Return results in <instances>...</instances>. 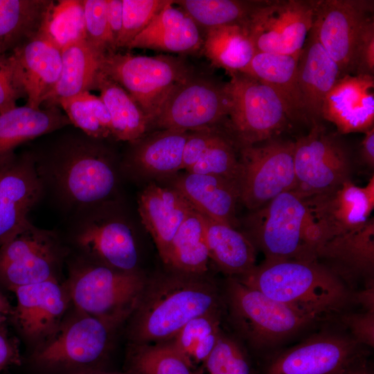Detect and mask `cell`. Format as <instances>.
<instances>
[{
	"label": "cell",
	"instance_id": "cell-48",
	"mask_svg": "<svg viewBox=\"0 0 374 374\" xmlns=\"http://www.w3.org/2000/svg\"><path fill=\"white\" fill-rule=\"evenodd\" d=\"M340 321L350 332V335L359 344L374 346V312L348 313L340 317Z\"/></svg>",
	"mask_w": 374,
	"mask_h": 374
},
{
	"label": "cell",
	"instance_id": "cell-12",
	"mask_svg": "<svg viewBox=\"0 0 374 374\" xmlns=\"http://www.w3.org/2000/svg\"><path fill=\"white\" fill-rule=\"evenodd\" d=\"M64 249L52 231L30 222L0 246V283L8 290L57 278Z\"/></svg>",
	"mask_w": 374,
	"mask_h": 374
},
{
	"label": "cell",
	"instance_id": "cell-21",
	"mask_svg": "<svg viewBox=\"0 0 374 374\" xmlns=\"http://www.w3.org/2000/svg\"><path fill=\"white\" fill-rule=\"evenodd\" d=\"M321 118L341 134L365 133L374 127V75L340 77L324 99Z\"/></svg>",
	"mask_w": 374,
	"mask_h": 374
},
{
	"label": "cell",
	"instance_id": "cell-11",
	"mask_svg": "<svg viewBox=\"0 0 374 374\" xmlns=\"http://www.w3.org/2000/svg\"><path fill=\"white\" fill-rule=\"evenodd\" d=\"M296 185L292 190L307 198L329 190L350 179L349 152L335 134L320 123L294 141Z\"/></svg>",
	"mask_w": 374,
	"mask_h": 374
},
{
	"label": "cell",
	"instance_id": "cell-5",
	"mask_svg": "<svg viewBox=\"0 0 374 374\" xmlns=\"http://www.w3.org/2000/svg\"><path fill=\"white\" fill-rule=\"evenodd\" d=\"M101 141L82 132L66 135L44 156L57 188L73 204L98 203L115 189L113 159Z\"/></svg>",
	"mask_w": 374,
	"mask_h": 374
},
{
	"label": "cell",
	"instance_id": "cell-47",
	"mask_svg": "<svg viewBox=\"0 0 374 374\" xmlns=\"http://www.w3.org/2000/svg\"><path fill=\"white\" fill-rule=\"evenodd\" d=\"M220 133L215 127L189 131L183 152L181 170H187L194 166Z\"/></svg>",
	"mask_w": 374,
	"mask_h": 374
},
{
	"label": "cell",
	"instance_id": "cell-4",
	"mask_svg": "<svg viewBox=\"0 0 374 374\" xmlns=\"http://www.w3.org/2000/svg\"><path fill=\"white\" fill-rule=\"evenodd\" d=\"M223 299L238 334L258 350L277 346L332 315L275 301L231 276Z\"/></svg>",
	"mask_w": 374,
	"mask_h": 374
},
{
	"label": "cell",
	"instance_id": "cell-22",
	"mask_svg": "<svg viewBox=\"0 0 374 374\" xmlns=\"http://www.w3.org/2000/svg\"><path fill=\"white\" fill-rule=\"evenodd\" d=\"M317 260L348 286L364 278L373 280L374 220L326 241L317 251Z\"/></svg>",
	"mask_w": 374,
	"mask_h": 374
},
{
	"label": "cell",
	"instance_id": "cell-44",
	"mask_svg": "<svg viewBox=\"0 0 374 374\" xmlns=\"http://www.w3.org/2000/svg\"><path fill=\"white\" fill-rule=\"evenodd\" d=\"M123 27L116 46L127 48L130 42L152 21L170 0H122Z\"/></svg>",
	"mask_w": 374,
	"mask_h": 374
},
{
	"label": "cell",
	"instance_id": "cell-38",
	"mask_svg": "<svg viewBox=\"0 0 374 374\" xmlns=\"http://www.w3.org/2000/svg\"><path fill=\"white\" fill-rule=\"evenodd\" d=\"M125 371L132 374H202L193 368L169 342L129 344Z\"/></svg>",
	"mask_w": 374,
	"mask_h": 374
},
{
	"label": "cell",
	"instance_id": "cell-18",
	"mask_svg": "<svg viewBox=\"0 0 374 374\" xmlns=\"http://www.w3.org/2000/svg\"><path fill=\"white\" fill-rule=\"evenodd\" d=\"M373 12V1H316L312 28L338 65L341 76L352 74L355 41L364 19Z\"/></svg>",
	"mask_w": 374,
	"mask_h": 374
},
{
	"label": "cell",
	"instance_id": "cell-37",
	"mask_svg": "<svg viewBox=\"0 0 374 374\" xmlns=\"http://www.w3.org/2000/svg\"><path fill=\"white\" fill-rule=\"evenodd\" d=\"M221 313L197 317L169 341L195 369L199 370L215 346L222 333Z\"/></svg>",
	"mask_w": 374,
	"mask_h": 374
},
{
	"label": "cell",
	"instance_id": "cell-19",
	"mask_svg": "<svg viewBox=\"0 0 374 374\" xmlns=\"http://www.w3.org/2000/svg\"><path fill=\"white\" fill-rule=\"evenodd\" d=\"M26 105L40 109L54 89L62 69V50L42 29L8 55Z\"/></svg>",
	"mask_w": 374,
	"mask_h": 374
},
{
	"label": "cell",
	"instance_id": "cell-39",
	"mask_svg": "<svg viewBox=\"0 0 374 374\" xmlns=\"http://www.w3.org/2000/svg\"><path fill=\"white\" fill-rule=\"evenodd\" d=\"M59 107L86 135L100 140L112 137L110 116L100 96L84 91L60 101Z\"/></svg>",
	"mask_w": 374,
	"mask_h": 374
},
{
	"label": "cell",
	"instance_id": "cell-35",
	"mask_svg": "<svg viewBox=\"0 0 374 374\" xmlns=\"http://www.w3.org/2000/svg\"><path fill=\"white\" fill-rule=\"evenodd\" d=\"M245 21L206 30L202 44L204 55L229 75L241 73L256 52Z\"/></svg>",
	"mask_w": 374,
	"mask_h": 374
},
{
	"label": "cell",
	"instance_id": "cell-46",
	"mask_svg": "<svg viewBox=\"0 0 374 374\" xmlns=\"http://www.w3.org/2000/svg\"><path fill=\"white\" fill-rule=\"evenodd\" d=\"M352 74L374 75V18L373 15L363 21L353 51Z\"/></svg>",
	"mask_w": 374,
	"mask_h": 374
},
{
	"label": "cell",
	"instance_id": "cell-25",
	"mask_svg": "<svg viewBox=\"0 0 374 374\" xmlns=\"http://www.w3.org/2000/svg\"><path fill=\"white\" fill-rule=\"evenodd\" d=\"M297 77L305 121L313 125L319 123L324 99L341 75L312 28L298 58Z\"/></svg>",
	"mask_w": 374,
	"mask_h": 374
},
{
	"label": "cell",
	"instance_id": "cell-17",
	"mask_svg": "<svg viewBox=\"0 0 374 374\" xmlns=\"http://www.w3.org/2000/svg\"><path fill=\"white\" fill-rule=\"evenodd\" d=\"M17 304L10 315L22 336L37 348L58 329L71 306L64 283L53 279L15 289Z\"/></svg>",
	"mask_w": 374,
	"mask_h": 374
},
{
	"label": "cell",
	"instance_id": "cell-31",
	"mask_svg": "<svg viewBox=\"0 0 374 374\" xmlns=\"http://www.w3.org/2000/svg\"><path fill=\"white\" fill-rule=\"evenodd\" d=\"M189 131L164 129L132 143L130 163L143 174L165 176L181 170Z\"/></svg>",
	"mask_w": 374,
	"mask_h": 374
},
{
	"label": "cell",
	"instance_id": "cell-23",
	"mask_svg": "<svg viewBox=\"0 0 374 374\" xmlns=\"http://www.w3.org/2000/svg\"><path fill=\"white\" fill-rule=\"evenodd\" d=\"M75 241L93 262L121 271H138L134 235L131 229L121 221H89L77 233Z\"/></svg>",
	"mask_w": 374,
	"mask_h": 374
},
{
	"label": "cell",
	"instance_id": "cell-54",
	"mask_svg": "<svg viewBox=\"0 0 374 374\" xmlns=\"http://www.w3.org/2000/svg\"><path fill=\"white\" fill-rule=\"evenodd\" d=\"M342 374H371V372L367 367L366 359H364L352 366Z\"/></svg>",
	"mask_w": 374,
	"mask_h": 374
},
{
	"label": "cell",
	"instance_id": "cell-20",
	"mask_svg": "<svg viewBox=\"0 0 374 374\" xmlns=\"http://www.w3.org/2000/svg\"><path fill=\"white\" fill-rule=\"evenodd\" d=\"M304 199L327 241L368 220L374 208V176L364 186H357L350 179Z\"/></svg>",
	"mask_w": 374,
	"mask_h": 374
},
{
	"label": "cell",
	"instance_id": "cell-24",
	"mask_svg": "<svg viewBox=\"0 0 374 374\" xmlns=\"http://www.w3.org/2000/svg\"><path fill=\"white\" fill-rule=\"evenodd\" d=\"M192 209L190 204L172 187L150 183L139 194L138 211L141 222L152 238L165 265L172 241Z\"/></svg>",
	"mask_w": 374,
	"mask_h": 374
},
{
	"label": "cell",
	"instance_id": "cell-30",
	"mask_svg": "<svg viewBox=\"0 0 374 374\" xmlns=\"http://www.w3.org/2000/svg\"><path fill=\"white\" fill-rule=\"evenodd\" d=\"M198 213L204 227L210 260L221 271L235 277L256 265L257 249L243 232Z\"/></svg>",
	"mask_w": 374,
	"mask_h": 374
},
{
	"label": "cell",
	"instance_id": "cell-14",
	"mask_svg": "<svg viewBox=\"0 0 374 374\" xmlns=\"http://www.w3.org/2000/svg\"><path fill=\"white\" fill-rule=\"evenodd\" d=\"M229 107L225 84L190 74L171 91L150 126L185 131L215 127L228 116Z\"/></svg>",
	"mask_w": 374,
	"mask_h": 374
},
{
	"label": "cell",
	"instance_id": "cell-28",
	"mask_svg": "<svg viewBox=\"0 0 374 374\" xmlns=\"http://www.w3.org/2000/svg\"><path fill=\"white\" fill-rule=\"evenodd\" d=\"M71 125L59 107H16L0 114V163L15 154L21 144Z\"/></svg>",
	"mask_w": 374,
	"mask_h": 374
},
{
	"label": "cell",
	"instance_id": "cell-6",
	"mask_svg": "<svg viewBox=\"0 0 374 374\" xmlns=\"http://www.w3.org/2000/svg\"><path fill=\"white\" fill-rule=\"evenodd\" d=\"M56 332L28 358L35 374H84L107 370L105 363L116 330L73 305Z\"/></svg>",
	"mask_w": 374,
	"mask_h": 374
},
{
	"label": "cell",
	"instance_id": "cell-40",
	"mask_svg": "<svg viewBox=\"0 0 374 374\" xmlns=\"http://www.w3.org/2000/svg\"><path fill=\"white\" fill-rule=\"evenodd\" d=\"M259 1L235 0L175 1L197 26L206 30L244 22Z\"/></svg>",
	"mask_w": 374,
	"mask_h": 374
},
{
	"label": "cell",
	"instance_id": "cell-15",
	"mask_svg": "<svg viewBox=\"0 0 374 374\" xmlns=\"http://www.w3.org/2000/svg\"><path fill=\"white\" fill-rule=\"evenodd\" d=\"M364 348L350 335L319 332L274 355L265 374H342L366 359Z\"/></svg>",
	"mask_w": 374,
	"mask_h": 374
},
{
	"label": "cell",
	"instance_id": "cell-8",
	"mask_svg": "<svg viewBox=\"0 0 374 374\" xmlns=\"http://www.w3.org/2000/svg\"><path fill=\"white\" fill-rule=\"evenodd\" d=\"M99 71L121 85L149 121L156 116L171 91L191 73L180 59L117 51L100 57Z\"/></svg>",
	"mask_w": 374,
	"mask_h": 374
},
{
	"label": "cell",
	"instance_id": "cell-3",
	"mask_svg": "<svg viewBox=\"0 0 374 374\" xmlns=\"http://www.w3.org/2000/svg\"><path fill=\"white\" fill-rule=\"evenodd\" d=\"M243 232L265 260H317L323 233L304 198L283 193L243 220Z\"/></svg>",
	"mask_w": 374,
	"mask_h": 374
},
{
	"label": "cell",
	"instance_id": "cell-29",
	"mask_svg": "<svg viewBox=\"0 0 374 374\" xmlns=\"http://www.w3.org/2000/svg\"><path fill=\"white\" fill-rule=\"evenodd\" d=\"M299 56L256 52L241 72L271 87L283 100L291 120L305 121L298 83Z\"/></svg>",
	"mask_w": 374,
	"mask_h": 374
},
{
	"label": "cell",
	"instance_id": "cell-53",
	"mask_svg": "<svg viewBox=\"0 0 374 374\" xmlns=\"http://www.w3.org/2000/svg\"><path fill=\"white\" fill-rule=\"evenodd\" d=\"M360 157L362 162L370 168L374 166V127L364 133L361 143Z\"/></svg>",
	"mask_w": 374,
	"mask_h": 374
},
{
	"label": "cell",
	"instance_id": "cell-42",
	"mask_svg": "<svg viewBox=\"0 0 374 374\" xmlns=\"http://www.w3.org/2000/svg\"><path fill=\"white\" fill-rule=\"evenodd\" d=\"M186 172L216 175L238 183L240 162L235 141L221 132L201 159Z\"/></svg>",
	"mask_w": 374,
	"mask_h": 374
},
{
	"label": "cell",
	"instance_id": "cell-9",
	"mask_svg": "<svg viewBox=\"0 0 374 374\" xmlns=\"http://www.w3.org/2000/svg\"><path fill=\"white\" fill-rule=\"evenodd\" d=\"M229 127L240 147L274 138L290 119L280 96L267 84L241 73L229 75Z\"/></svg>",
	"mask_w": 374,
	"mask_h": 374
},
{
	"label": "cell",
	"instance_id": "cell-51",
	"mask_svg": "<svg viewBox=\"0 0 374 374\" xmlns=\"http://www.w3.org/2000/svg\"><path fill=\"white\" fill-rule=\"evenodd\" d=\"M21 363L17 344L0 330V372L10 366H20Z\"/></svg>",
	"mask_w": 374,
	"mask_h": 374
},
{
	"label": "cell",
	"instance_id": "cell-1",
	"mask_svg": "<svg viewBox=\"0 0 374 374\" xmlns=\"http://www.w3.org/2000/svg\"><path fill=\"white\" fill-rule=\"evenodd\" d=\"M224 305L218 287L206 274L170 269L148 279L129 318L130 344H153L171 340L193 319L221 313Z\"/></svg>",
	"mask_w": 374,
	"mask_h": 374
},
{
	"label": "cell",
	"instance_id": "cell-13",
	"mask_svg": "<svg viewBox=\"0 0 374 374\" xmlns=\"http://www.w3.org/2000/svg\"><path fill=\"white\" fill-rule=\"evenodd\" d=\"M315 2L259 1L245 21L256 52L299 56L312 27Z\"/></svg>",
	"mask_w": 374,
	"mask_h": 374
},
{
	"label": "cell",
	"instance_id": "cell-34",
	"mask_svg": "<svg viewBox=\"0 0 374 374\" xmlns=\"http://www.w3.org/2000/svg\"><path fill=\"white\" fill-rule=\"evenodd\" d=\"M54 3L52 0H0V56L37 34Z\"/></svg>",
	"mask_w": 374,
	"mask_h": 374
},
{
	"label": "cell",
	"instance_id": "cell-36",
	"mask_svg": "<svg viewBox=\"0 0 374 374\" xmlns=\"http://www.w3.org/2000/svg\"><path fill=\"white\" fill-rule=\"evenodd\" d=\"M209 260L203 222L193 208L172 241L166 265L174 271L204 275L208 271Z\"/></svg>",
	"mask_w": 374,
	"mask_h": 374
},
{
	"label": "cell",
	"instance_id": "cell-2",
	"mask_svg": "<svg viewBox=\"0 0 374 374\" xmlns=\"http://www.w3.org/2000/svg\"><path fill=\"white\" fill-rule=\"evenodd\" d=\"M234 278L275 301L329 314L351 303L349 286L317 260H264Z\"/></svg>",
	"mask_w": 374,
	"mask_h": 374
},
{
	"label": "cell",
	"instance_id": "cell-45",
	"mask_svg": "<svg viewBox=\"0 0 374 374\" xmlns=\"http://www.w3.org/2000/svg\"><path fill=\"white\" fill-rule=\"evenodd\" d=\"M84 40L101 54L114 52L107 18V0H82Z\"/></svg>",
	"mask_w": 374,
	"mask_h": 374
},
{
	"label": "cell",
	"instance_id": "cell-56",
	"mask_svg": "<svg viewBox=\"0 0 374 374\" xmlns=\"http://www.w3.org/2000/svg\"><path fill=\"white\" fill-rule=\"evenodd\" d=\"M84 374H132L129 372H127L125 371H108V370H100V371H96L93 372H89Z\"/></svg>",
	"mask_w": 374,
	"mask_h": 374
},
{
	"label": "cell",
	"instance_id": "cell-49",
	"mask_svg": "<svg viewBox=\"0 0 374 374\" xmlns=\"http://www.w3.org/2000/svg\"><path fill=\"white\" fill-rule=\"evenodd\" d=\"M24 97L15 78L8 55L0 56V114L17 107L19 98Z\"/></svg>",
	"mask_w": 374,
	"mask_h": 374
},
{
	"label": "cell",
	"instance_id": "cell-50",
	"mask_svg": "<svg viewBox=\"0 0 374 374\" xmlns=\"http://www.w3.org/2000/svg\"><path fill=\"white\" fill-rule=\"evenodd\" d=\"M107 18L114 51L123 27V1L107 0Z\"/></svg>",
	"mask_w": 374,
	"mask_h": 374
},
{
	"label": "cell",
	"instance_id": "cell-55",
	"mask_svg": "<svg viewBox=\"0 0 374 374\" xmlns=\"http://www.w3.org/2000/svg\"><path fill=\"white\" fill-rule=\"evenodd\" d=\"M12 308L6 298L0 292V313L11 314Z\"/></svg>",
	"mask_w": 374,
	"mask_h": 374
},
{
	"label": "cell",
	"instance_id": "cell-52",
	"mask_svg": "<svg viewBox=\"0 0 374 374\" xmlns=\"http://www.w3.org/2000/svg\"><path fill=\"white\" fill-rule=\"evenodd\" d=\"M351 302L362 305L364 311L374 312V285L373 280L366 283L364 289L353 292Z\"/></svg>",
	"mask_w": 374,
	"mask_h": 374
},
{
	"label": "cell",
	"instance_id": "cell-41",
	"mask_svg": "<svg viewBox=\"0 0 374 374\" xmlns=\"http://www.w3.org/2000/svg\"><path fill=\"white\" fill-rule=\"evenodd\" d=\"M44 29L61 48L84 39L82 0H60L52 7Z\"/></svg>",
	"mask_w": 374,
	"mask_h": 374
},
{
	"label": "cell",
	"instance_id": "cell-43",
	"mask_svg": "<svg viewBox=\"0 0 374 374\" xmlns=\"http://www.w3.org/2000/svg\"><path fill=\"white\" fill-rule=\"evenodd\" d=\"M201 370L202 374H254L242 346L237 339L223 332Z\"/></svg>",
	"mask_w": 374,
	"mask_h": 374
},
{
	"label": "cell",
	"instance_id": "cell-16",
	"mask_svg": "<svg viewBox=\"0 0 374 374\" xmlns=\"http://www.w3.org/2000/svg\"><path fill=\"white\" fill-rule=\"evenodd\" d=\"M43 190V177L33 152L15 154L0 163V246L28 224V214Z\"/></svg>",
	"mask_w": 374,
	"mask_h": 374
},
{
	"label": "cell",
	"instance_id": "cell-32",
	"mask_svg": "<svg viewBox=\"0 0 374 374\" xmlns=\"http://www.w3.org/2000/svg\"><path fill=\"white\" fill-rule=\"evenodd\" d=\"M102 55L84 39L62 48L60 75L46 98L44 107H59L60 101L93 89Z\"/></svg>",
	"mask_w": 374,
	"mask_h": 374
},
{
	"label": "cell",
	"instance_id": "cell-7",
	"mask_svg": "<svg viewBox=\"0 0 374 374\" xmlns=\"http://www.w3.org/2000/svg\"><path fill=\"white\" fill-rule=\"evenodd\" d=\"M147 280L139 270L82 261L71 267L64 283L74 308L116 330L135 310Z\"/></svg>",
	"mask_w": 374,
	"mask_h": 374
},
{
	"label": "cell",
	"instance_id": "cell-33",
	"mask_svg": "<svg viewBox=\"0 0 374 374\" xmlns=\"http://www.w3.org/2000/svg\"><path fill=\"white\" fill-rule=\"evenodd\" d=\"M93 89L100 91L111 119L112 138L134 143L145 136L149 121L130 95L117 82L98 71Z\"/></svg>",
	"mask_w": 374,
	"mask_h": 374
},
{
	"label": "cell",
	"instance_id": "cell-10",
	"mask_svg": "<svg viewBox=\"0 0 374 374\" xmlns=\"http://www.w3.org/2000/svg\"><path fill=\"white\" fill-rule=\"evenodd\" d=\"M294 141L273 138L240 147V202L251 211L296 185Z\"/></svg>",
	"mask_w": 374,
	"mask_h": 374
},
{
	"label": "cell",
	"instance_id": "cell-27",
	"mask_svg": "<svg viewBox=\"0 0 374 374\" xmlns=\"http://www.w3.org/2000/svg\"><path fill=\"white\" fill-rule=\"evenodd\" d=\"M170 1L150 24L127 46V49L148 48L172 53H190L199 49L203 41L198 26Z\"/></svg>",
	"mask_w": 374,
	"mask_h": 374
},
{
	"label": "cell",
	"instance_id": "cell-26",
	"mask_svg": "<svg viewBox=\"0 0 374 374\" xmlns=\"http://www.w3.org/2000/svg\"><path fill=\"white\" fill-rule=\"evenodd\" d=\"M171 187L200 214L235 229L238 226L236 206L240 202V189L237 181L186 172L175 179Z\"/></svg>",
	"mask_w": 374,
	"mask_h": 374
}]
</instances>
